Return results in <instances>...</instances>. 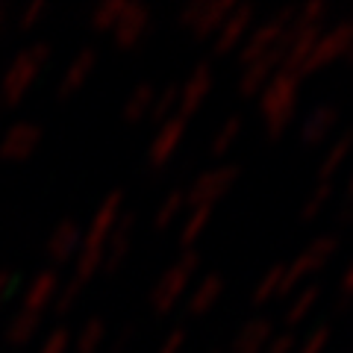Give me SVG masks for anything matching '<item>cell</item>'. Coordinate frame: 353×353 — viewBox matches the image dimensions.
Instances as JSON below:
<instances>
[{
  "label": "cell",
  "mask_w": 353,
  "mask_h": 353,
  "mask_svg": "<svg viewBox=\"0 0 353 353\" xmlns=\"http://www.w3.org/2000/svg\"><path fill=\"white\" fill-rule=\"evenodd\" d=\"M271 339V321H250L233 341V353H262Z\"/></svg>",
  "instance_id": "4fadbf2b"
},
{
  "label": "cell",
  "mask_w": 353,
  "mask_h": 353,
  "mask_svg": "<svg viewBox=\"0 0 353 353\" xmlns=\"http://www.w3.org/2000/svg\"><path fill=\"white\" fill-rule=\"evenodd\" d=\"M283 277H285V265H271V268L259 277L256 289H253V303L262 306V303H271L274 297H280Z\"/></svg>",
  "instance_id": "ac0fdd59"
},
{
  "label": "cell",
  "mask_w": 353,
  "mask_h": 353,
  "mask_svg": "<svg viewBox=\"0 0 353 353\" xmlns=\"http://www.w3.org/2000/svg\"><path fill=\"white\" fill-rule=\"evenodd\" d=\"M212 209L215 206H194L189 209V215L183 221V230H180V245L183 248H192L197 239L203 236V230L209 227V221H212Z\"/></svg>",
  "instance_id": "2e32d148"
},
{
  "label": "cell",
  "mask_w": 353,
  "mask_h": 353,
  "mask_svg": "<svg viewBox=\"0 0 353 353\" xmlns=\"http://www.w3.org/2000/svg\"><path fill=\"white\" fill-rule=\"evenodd\" d=\"M318 297H321V285L309 283L306 289L292 301V306L285 309V327H297V324H301L303 318L312 312V306L318 303Z\"/></svg>",
  "instance_id": "d6986e66"
},
{
  "label": "cell",
  "mask_w": 353,
  "mask_h": 353,
  "mask_svg": "<svg viewBox=\"0 0 353 353\" xmlns=\"http://www.w3.org/2000/svg\"><path fill=\"white\" fill-rule=\"evenodd\" d=\"M347 201H353V174H350V180H347Z\"/></svg>",
  "instance_id": "83f0119b"
},
{
  "label": "cell",
  "mask_w": 353,
  "mask_h": 353,
  "mask_svg": "<svg viewBox=\"0 0 353 353\" xmlns=\"http://www.w3.org/2000/svg\"><path fill=\"white\" fill-rule=\"evenodd\" d=\"M185 127H189V121L180 118V115H171L168 121H162L157 139H153V145H150V165L153 168L168 165V159L176 153V148H180V141L185 136Z\"/></svg>",
  "instance_id": "ba28073f"
},
{
  "label": "cell",
  "mask_w": 353,
  "mask_h": 353,
  "mask_svg": "<svg viewBox=\"0 0 353 353\" xmlns=\"http://www.w3.org/2000/svg\"><path fill=\"white\" fill-rule=\"evenodd\" d=\"M350 297H353V262L345 268V274H341V306H345Z\"/></svg>",
  "instance_id": "4316f807"
},
{
  "label": "cell",
  "mask_w": 353,
  "mask_h": 353,
  "mask_svg": "<svg viewBox=\"0 0 353 353\" xmlns=\"http://www.w3.org/2000/svg\"><path fill=\"white\" fill-rule=\"evenodd\" d=\"M336 124H339V109L330 106V103H318L312 112L306 115V121H303V127H301V141H303L306 148L321 145V141L330 139V132L336 130Z\"/></svg>",
  "instance_id": "30bf717a"
},
{
  "label": "cell",
  "mask_w": 353,
  "mask_h": 353,
  "mask_svg": "<svg viewBox=\"0 0 353 353\" xmlns=\"http://www.w3.org/2000/svg\"><path fill=\"white\" fill-rule=\"evenodd\" d=\"M212 68L203 62V65H197V68L192 71V77L185 80V85L180 88V118H185L189 121L197 109L203 106V101H206V94L212 92Z\"/></svg>",
  "instance_id": "9c48e42d"
},
{
  "label": "cell",
  "mask_w": 353,
  "mask_h": 353,
  "mask_svg": "<svg viewBox=\"0 0 353 353\" xmlns=\"http://www.w3.org/2000/svg\"><path fill=\"white\" fill-rule=\"evenodd\" d=\"M197 265H201V256H197L194 250H189L162 274V280L157 283V292H153V306H157V312H171L176 306V301H180L185 294V289H189V280L194 277Z\"/></svg>",
  "instance_id": "3957f363"
},
{
  "label": "cell",
  "mask_w": 353,
  "mask_h": 353,
  "mask_svg": "<svg viewBox=\"0 0 353 353\" xmlns=\"http://www.w3.org/2000/svg\"><path fill=\"white\" fill-rule=\"evenodd\" d=\"M277 59H259V62H250L241 68V77H239V94L241 97H253L259 94L265 83L274 77V71H277Z\"/></svg>",
  "instance_id": "7c38bea8"
},
{
  "label": "cell",
  "mask_w": 353,
  "mask_h": 353,
  "mask_svg": "<svg viewBox=\"0 0 353 353\" xmlns=\"http://www.w3.org/2000/svg\"><path fill=\"white\" fill-rule=\"evenodd\" d=\"M176 101H180V88L168 85V88H165V92L159 94V103H157V109H153V118L168 121V118H171V109H174Z\"/></svg>",
  "instance_id": "cb8c5ba5"
},
{
  "label": "cell",
  "mask_w": 353,
  "mask_h": 353,
  "mask_svg": "<svg viewBox=\"0 0 353 353\" xmlns=\"http://www.w3.org/2000/svg\"><path fill=\"white\" fill-rule=\"evenodd\" d=\"M183 209H185V194H183V189H174V192L162 201V206H159V212H157V227H168L171 221L183 212Z\"/></svg>",
  "instance_id": "44dd1931"
},
{
  "label": "cell",
  "mask_w": 353,
  "mask_h": 353,
  "mask_svg": "<svg viewBox=\"0 0 353 353\" xmlns=\"http://www.w3.org/2000/svg\"><path fill=\"white\" fill-rule=\"evenodd\" d=\"M253 18H256V9H253L250 3H241L227 15V21L218 27V36H215V53L218 57H227V53L248 36Z\"/></svg>",
  "instance_id": "52a82bcc"
},
{
  "label": "cell",
  "mask_w": 353,
  "mask_h": 353,
  "mask_svg": "<svg viewBox=\"0 0 353 353\" xmlns=\"http://www.w3.org/2000/svg\"><path fill=\"white\" fill-rule=\"evenodd\" d=\"M153 103V88L150 85H141L136 88V94H132V101L127 103V118H141V112H148V106Z\"/></svg>",
  "instance_id": "7402d4cb"
},
{
  "label": "cell",
  "mask_w": 353,
  "mask_h": 353,
  "mask_svg": "<svg viewBox=\"0 0 353 353\" xmlns=\"http://www.w3.org/2000/svg\"><path fill=\"white\" fill-rule=\"evenodd\" d=\"M294 15L297 9H283V12H277L271 21H265V24H259L256 30L248 36L245 48H241L239 53V62L241 68L250 62H259V59H277L283 62V53H285V32H289V27L294 24Z\"/></svg>",
  "instance_id": "7a4b0ae2"
},
{
  "label": "cell",
  "mask_w": 353,
  "mask_h": 353,
  "mask_svg": "<svg viewBox=\"0 0 353 353\" xmlns=\"http://www.w3.org/2000/svg\"><path fill=\"white\" fill-rule=\"evenodd\" d=\"M236 9V0H194L180 12V24L194 32V39H209Z\"/></svg>",
  "instance_id": "8992f818"
},
{
  "label": "cell",
  "mask_w": 353,
  "mask_h": 353,
  "mask_svg": "<svg viewBox=\"0 0 353 353\" xmlns=\"http://www.w3.org/2000/svg\"><path fill=\"white\" fill-rule=\"evenodd\" d=\"M241 130H245V118H241L239 112L230 115L224 124L218 127V132L212 136V141H209V157H224V153L236 145V139L241 136Z\"/></svg>",
  "instance_id": "9a60e30c"
},
{
  "label": "cell",
  "mask_w": 353,
  "mask_h": 353,
  "mask_svg": "<svg viewBox=\"0 0 353 353\" xmlns=\"http://www.w3.org/2000/svg\"><path fill=\"white\" fill-rule=\"evenodd\" d=\"M185 339H189V333H185V327H174L171 333L165 336L159 353H180V350H183V345H185Z\"/></svg>",
  "instance_id": "d4e9b609"
},
{
  "label": "cell",
  "mask_w": 353,
  "mask_h": 353,
  "mask_svg": "<svg viewBox=\"0 0 353 353\" xmlns=\"http://www.w3.org/2000/svg\"><path fill=\"white\" fill-rule=\"evenodd\" d=\"M212 353H218V350H212Z\"/></svg>",
  "instance_id": "f1b7e54d"
},
{
  "label": "cell",
  "mask_w": 353,
  "mask_h": 353,
  "mask_svg": "<svg viewBox=\"0 0 353 353\" xmlns=\"http://www.w3.org/2000/svg\"><path fill=\"white\" fill-rule=\"evenodd\" d=\"M327 345H330V327L321 324V327H315L312 333L306 336V341L301 345V350H297V353H324Z\"/></svg>",
  "instance_id": "603a6c76"
},
{
  "label": "cell",
  "mask_w": 353,
  "mask_h": 353,
  "mask_svg": "<svg viewBox=\"0 0 353 353\" xmlns=\"http://www.w3.org/2000/svg\"><path fill=\"white\" fill-rule=\"evenodd\" d=\"M148 21H150L148 9H141V6H127V9H124V21H121V27H118L121 44H127V48H130V44H136V41L141 39V32H145Z\"/></svg>",
  "instance_id": "e0dca14e"
},
{
  "label": "cell",
  "mask_w": 353,
  "mask_h": 353,
  "mask_svg": "<svg viewBox=\"0 0 353 353\" xmlns=\"http://www.w3.org/2000/svg\"><path fill=\"white\" fill-rule=\"evenodd\" d=\"M239 174H241L239 165H215V168L203 171V174L189 185V192H183L189 209H194V206H215L221 197H224V194L236 185Z\"/></svg>",
  "instance_id": "5b68a950"
},
{
  "label": "cell",
  "mask_w": 353,
  "mask_h": 353,
  "mask_svg": "<svg viewBox=\"0 0 353 353\" xmlns=\"http://www.w3.org/2000/svg\"><path fill=\"white\" fill-rule=\"evenodd\" d=\"M292 347H294V336L285 333V336H280V339H274L271 347L262 350V353H292Z\"/></svg>",
  "instance_id": "484cf974"
},
{
  "label": "cell",
  "mask_w": 353,
  "mask_h": 353,
  "mask_svg": "<svg viewBox=\"0 0 353 353\" xmlns=\"http://www.w3.org/2000/svg\"><path fill=\"white\" fill-rule=\"evenodd\" d=\"M297 94H301V77H294L283 68L259 92V115L265 121V136L271 141L283 139V132L289 130L292 118L297 112Z\"/></svg>",
  "instance_id": "6da1fadb"
},
{
  "label": "cell",
  "mask_w": 353,
  "mask_h": 353,
  "mask_svg": "<svg viewBox=\"0 0 353 353\" xmlns=\"http://www.w3.org/2000/svg\"><path fill=\"white\" fill-rule=\"evenodd\" d=\"M221 292H224V277H221V274H209V277H203V280H201V285H197V289L192 292L189 303H185V312L194 315V318L206 315L209 309H212V306L218 303Z\"/></svg>",
  "instance_id": "8fae6325"
},
{
  "label": "cell",
  "mask_w": 353,
  "mask_h": 353,
  "mask_svg": "<svg viewBox=\"0 0 353 353\" xmlns=\"http://www.w3.org/2000/svg\"><path fill=\"white\" fill-rule=\"evenodd\" d=\"M339 248V239L336 236H318L306 245V250L297 256L289 268H285V277H283V285H280V297L289 294L297 283H303L306 277H312L315 271H321L324 265L330 262V256L336 253Z\"/></svg>",
  "instance_id": "277c9868"
},
{
  "label": "cell",
  "mask_w": 353,
  "mask_h": 353,
  "mask_svg": "<svg viewBox=\"0 0 353 353\" xmlns=\"http://www.w3.org/2000/svg\"><path fill=\"white\" fill-rule=\"evenodd\" d=\"M353 153V130H347V132H341V136L330 145V150H327V157H324V162H321V168H318V180H330L341 165L347 162V157Z\"/></svg>",
  "instance_id": "5bb4252c"
},
{
  "label": "cell",
  "mask_w": 353,
  "mask_h": 353,
  "mask_svg": "<svg viewBox=\"0 0 353 353\" xmlns=\"http://www.w3.org/2000/svg\"><path fill=\"white\" fill-rule=\"evenodd\" d=\"M330 197H333V180H318L315 189L309 192V197L301 206V221H315L318 215L324 212V206L330 203Z\"/></svg>",
  "instance_id": "ffe728a7"
}]
</instances>
